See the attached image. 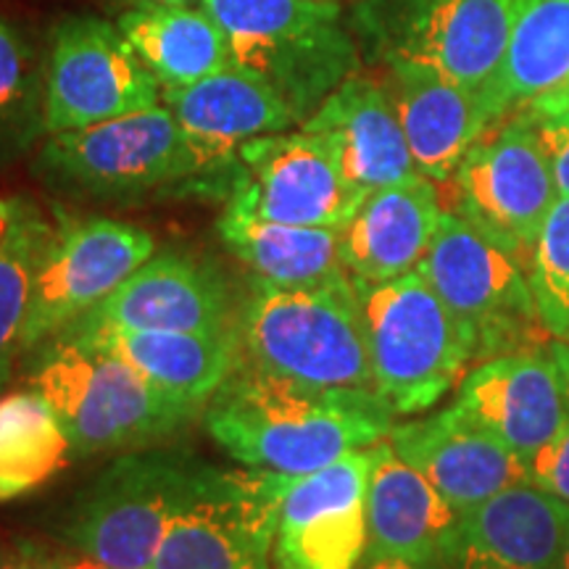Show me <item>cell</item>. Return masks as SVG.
Segmentation results:
<instances>
[{
    "instance_id": "cell-42",
    "label": "cell",
    "mask_w": 569,
    "mask_h": 569,
    "mask_svg": "<svg viewBox=\"0 0 569 569\" xmlns=\"http://www.w3.org/2000/svg\"><path fill=\"white\" fill-rule=\"evenodd\" d=\"M559 569H569V538H567V546H565V557H561V565Z\"/></svg>"
},
{
    "instance_id": "cell-44",
    "label": "cell",
    "mask_w": 569,
    "mask_h": 569,
    "mask_svg": "<svg viewBox=\"0 0 569 569\" xmlns=\"http://www.w3.org/2000/svg\"><path fill=\"white\" fill-rule=\"evenodd\" d=\"M565 340H567V343H569V336H567V338H565Z\"/></svg>"
},
{
    "instance_id": "cell-5",
    "label": "cell",
    "mask_w": 569,
    "mask_h": 569,
    "mask_svg": "<svg viewBox=\"0 0 569 569\" xmlns=\"http://www.w3.org/2000/svg\"><path fill=\"white\" fill-rule=\"evenodd\" d=\"M232 48L234 67L282 96L298 124L356 74L359 53L338 3L327 0H201Z\"/></svg>"
},
{
    "instance_id": "cell-38",
    "label": "cell",
    "mask_w": 569,
    "mask_h": 569,
    "mask_svg": "<svg viewBox=\"0 0 569 569\" xmlns=\"http://www.w3.org/2000/svg\"><path fill=\"white\" fill-rule=\"evenodd\" d=\"M551 353H553V359H557L561 386H565V398H567V407H569V343L567 340H557V343H551Z\"/></svg>"
},
{
    "instance_id": "cell-15",
    "label": "cell",
    "mask_w": 569,
    "mask_h": 569,
    "mask_svg": "<svg viewBox=\"0 0 569 569\" xmlns=\"http://www.w3.org/2000/svg\"><path fill=\"white\" fill-rule=\"evenodd\" d=\"M161 103L174 113L188 140L198 196L224 198L240 148L261 134L288 132L298 124L280 92L238 67L184 88H163Z\"/></svg>"
},
{
    "instance_id": "cell-41",
    "label": "cell",
    "mask_w": 569,
    "mask_h": 569,
    "mask_svg": "<svg viewBox=\"0 0 569 569\" xmlns=\"http://www.w3.org/2000/svg\"><path fill=\"white\" fill-rule=\"evenodd\" d=\"M61 561H63V569H106L101 565H96V561L82 559V557H71V559H61Z\"/></svg>"
},
{
    "instance_id": "cell-4",
    "label": "cell",
    "mask_w": 569,
    "mask_h": 569,
    "mask_svg": "<svg viewBox=\"0 0 569 569\" xmlns=\"http://www.w3.org/2000/svg\"><path fill=\"white\" fill-rule=\"evenodd\" d=\"M32 169L53 196L80 203L188 196L196 182L188 140L174 113L161 103L82 130L48 134Z\"/></svg>"
},
{
    "instance_id": "cell-22",
    "label": "cell",
    "mask_w": 569,
    "mask_h": 569,
    "mask_svg": "<svg viewBox=\"0 0 569 569\" xmlns=\"http://www.w3.org/2000/svg\"><path fill=\"white\" fill-rule=\"evenodd\" d=\"M386 67L388 77L382 82L417 172L432 182H451L469 148L490 130L480 96L401 56H386Z\"/></svg>"
},
{
    "instance_id": "cell-31",
    "label": "cell",
    "mask_w": 569,
    "mask_h": 569,
    "mask_svg": "<svg viewBox=\"0 0 569 569\" xmlns=\"http://www.w3.org/2000/svg\"><path fill=\"white\" fill-rule=\"evenodd\" d=\"M59 227L42 217L38 206L17 198V213L0 243V388L11 380L13 361L21 353L27 311L34 277L56 243Z\"/></svg>"
},
{
    "instance_id": "cell-33",
    "label": "cell",
    "mask_w": 569,
    "mask_h": 569,
    "mask_svg": "<svg viewBox=\"0 0 569 569\" xmlns=\"http://www.w3.org/2000/svg\"><path fill=\"white\" fill-rule=\"evenodd\" d=\"M530 482L546 493L559 498L569 507V419L565 427L553 436L551 443H546L528 461Z\"/></svg>"
},
{
    "instance_id": "cell-29",
    "label": "cell",
    "mask_w": 569,
    "mask_h": 569,
    "mask_svg": "<svg viewBox=\"0 0 569 569\" xmlns=\"http://www.w3.org/2000/svg\"><path fill=\"white\" fill-rule=\"evenodd\" d=\"M74 459L67 430L34 390L0 398V503L53 480Z\"/></svg>"
},
{
    "instance_id": "cell-17",
    "label": "cell",
    "mask_w": 569,
    "mask_h": 569,
    "mask_svg": "<svg viewBox=\"0 0 569 569\" xmlns=\"http://www.w3.org/2000/svg\"><path fill=\"white\" fill-rule=\"evenodd\" d=\"M388 440L461 517L501 490L530 482L528 465L457 403L415 422L393 425Z\"/></svg>"
},
{
    "instance_id": "cell-3",
    "label": "cell",
    "mask_w": 569,
    "mask_h": 569,
    "mask_svg": "<svg viewBox=\"0 0 569 569\" xmlns=\"http://www.w3.org/2000/svg\"><path fill=\"white\" fill-rule=\"evenodd\" d=\"M234 330L243 359L269 375L315 390L377 393L359 293L348 274L315 288L253 280Z\"/></svg>"
},
{
    "instance_id": "cell-16",
    "label": "cell",
    "mask_w": 569,
    "mask_h": 569,
    "mask_svg": "<svg viewBox=\"0 0 569 569\" xmlns=\"http://www.w3.org/2000/svg\"><path fill=\"white\" fill-rule=\"evenodd\" d=\"M369 451L290 482L272 546L274 569H356L367 551Z\"/></svg>"
},
{
    "instance_id": "cell-6",
    "label": "cell",
    "mask_w": 569,
    "mask_h": 569,
    "mask_svg": "<svg viewBox=\"0 0 569 569\" xmlns=\"http://www.w3.org/2000/svg\"><path fill=\"white\" fill-rule=\"evenodd\" d=\"M353 284L377 393L396 417L432 409L475 361L467 327L417 269L396 280Z\"/></svg>"
},
{
    "instance_id": "cell-19",
    "label": "cell",
    "mask_w": 569,
    "mask_h": 569,
    "mask_svg": "<svg viewBox=\"0 0 569 569\" xmlns=\"http://www.w3.org/2000/svg\"><path fill=\"white\" fill-rule=\"evenodd\" d=\"M453 403L493 432L525 465L551 443L569 419L551 346L549 351L528 348L480 361L461 377Z\"/></svg>"
},
{
    "instance_id": "cell-37",
    "label": "cell",
    "mask_w": 569,
    "mask_h": 569,
    "mask_svg": "<svg viewBox=\"0 0 569 569\" xmlns=\"http://www.w3.org/2000/svg\"><path fill=\"white\" fill-rule=\"evenodd\" d=\"M356 569H417L411 567L409 561L403 559H396V557H380V553H367L361 557L359 565H356Z\"/></svg>"
},
{
    "instance_id": "cell-39",
    "label": "cell",
    "mask_w": 569,
    "mask_h": 569,
    "mask_svg": "<svg viewBox=\"0 0 569 569\" xmlns=\"http://www.w3.org/2000/svg\"><path fill=\"white\" fill-rule=\"evenodd\" d=\"M127 9H151V6H193L201 0H119Z\"/></svg>"
},
{
    "instance_id": "cell-25",
    "label": "cell",
    "mask_w": 569,
    "mask_h": 569,
    "mask_svg": "<svg viewBox=\"0 0 569 569\" xmlns=\"http://www.w3.org/2000/svg\"><path fill=\"white\" fill-rule=\"evenodd\" d=\"M443 206L436 182L417 174L361 201L340 227V261L348 277L386 282L415 272L436 238Z\"/></svg>"
},
{
    "instance_id": "cell-2",
    "label": "cell",
    "mask_w": 569,
    "mask_h": 569,
    "mask_svg": "<svg viewBox=\"0 0 569 569\" xmlns=\"http://www.w3.org/2000/svg\"><path fill=\"white\" fill-rule=\"evenodd\" d=\"M24 380L56 411L74 459L151 448L203 409L153 388L119 356L67 332L27 351Z\"/></svg>"
},
{
    "instance_id": "cell-24",
    "label": "cell",
    "mask_w": 569,
    "mask_h": 569,
    "mask_svg": "<svg viewBox=\"0 0 569 569\" xmlns=\"http://www.w3.org/2000/svg\"><path fill=\"white\" fill-rule=\"evenodd\" d=\"M59 332L84 343L103 348L127 361L163 393L180 396L206 407L219 386L240 361L238 330L227 332H177V330H134V327L74 322Z\"/></svg>"
},
{
    "instance_id": "cell-11",
    "label": "cell",
    "mask_w": 569,
    "mask_h": 569,
    "mask_svg": "<svg viewBox=\"0 0 569 569\" xmlns=\"http://www.w3.org/2000/svg\"><path fill=\"white\" fill-rule=\"evenodd\" d=\"M451 180L457 184L453 211L519 261L532 253L559 188L528 111L490 127L469 148Z\"/></svg>"
},
{
    "instance_id": "cell-23",
    "label": "cell",
    "mask_w": 569,
    "mask_h": 569,
    "mask_svg": "<svg viewBox=\"0 0 569 569\" xmlns=\"http://www.w3.org/2000/svg\"><path fill=\"white\" fill-rule=\"evenodd\" d=\"M569 507L519 482L461 517L448 569H559Z\"/></svg>"
},
{
    "instance_id": "cell-35",
    "label": "cell",
    "mask_w": 569,
    "mask_h": 569,
    "mask_svg": "<svg viewBox=\"0 0 569 569\" xmlns=\"http://www.w3.org/2000/svg\"><path fill=\"white\" fill-rule=\"evenodd\" d=\"M0 569H63V561L32 543H13L0 553Z\"/></svg>"
},
{
    "instance_id": "cell-26",
    "label": "cell",
    "mask_w": 569,
    "mask_h": 569,
    "mask_svg": "<svg viewBox=\"0 0 569 569\" xmlns=\"http://www.w3.org/2000/svg\"><path fill=\"white\" fill-rule=\"evenodd\" d=\"M569 77V0H517L515 24L482 106L490 127Z\"/></svg>"
},
{
    "instance_id": "cell-34",
    "label": "cell",
    "mask_w": 569,
    "mask_h": 569,
    "mask_svg": "<svg viewBox=\"0 0 569 569\" xmlns=\"http://www.w3.org/2000/svg\"><path fill=\"white\" fill-rule=\"evenodd\" d=\"M530 119L551 159L559 196H569V113H561V117H536V113H530Z\"/></svg>"
},
{
    "instance_id": "cell-14",
    "label": "cell",
    "mask_w": 569,
    "mask_h": 569,
    "mask_svg": "<svg viewBox=\"0 0 569 569\" xmlns=\"http://www.w3.org/2000/svg\"><path fill=\"white\" fill-rule=\"evenodd\" d=\"M517 0H382L377 30L386 56L425 63L461 88H490L507 53Z\"/></svg>"
},
{
    "instance_id": "cell-20",
    "label": "cell",
    "mask_w": 569,
    "mask_h": 569,
    "mask_svg": "<svg viewBox=\"0 0 569 569\" xmlns=\"http://www.w3.org/2000/svg\"><path fill=\"white\" fill-rule=\"evenodd\" d=\"M459 525V511L398 457L388 438L369 448L367 553L417 569H448Z\"/></svg>"
},
{
    "instance_id": "cell-27",
    "label": "cell",
    "mask_w": 569,
    "mask_h": 569,
    "mask_svg": "<svg viewBox=\"0 0 569 569\" xmlns=\"http://www.w3.org/2000/svg\"><path fill=\"white\" fill-rule=\"evenodd\" d=\"M119 30L161 88H184L234 67L230 40L201 3L127 9Z\"/></svg>"
},
{
    "instance_id": "cell-28",
    "label": "cell",
    "mask_w": 569,
    "mask_h": 569,
    "mask_svg": "<svg viewBox=\"0 0 569 569\" xmlns=\"http://www.w3.org/2000/svg\"><path fill=\"white\" fill-rule=\"evenodd\" d=\"M217 234L253 280L274 288H315L348 274L340 261V230L264 222L224 211Z\"/></svg>"
},
{
    "instance_id": "cell-9",
    "label": "cell",
    "mask_w": 569,
    "mask_h": 569,
    "mask_svg": "<svg viewBox=\"0 0 569 569\" xmlns=\"http://www.w3.org/2000/svg\"><path fill=\"white\" fill-rule=\"evenodd\" d=\"M290 475L198 461L151 569H274L272 546Z\"/></svg>"
},
{
    "instance_id": "cell-7",
    "label": "cell",
    "mask_w": 569,
    "mask_h": 569,
    "mask_svg": "<svg viewBox=\"0 0 569 569\" xmlns=\"http://www.w3.org/2000/svg\"><path fill=\"white\" fill-rule=\"evenodd\" d=\"M198 461L174 448L119 453L61 509L56 536L106 569H151Z\"/></svg>"
},
{
    "instance_id": "cell-12",
    "label": "cell",
    "mask_w": 569,
    "mask_h": 569,
    "mask_svg": "<svg viewBox=\"0 0 569 569\" xmlns=\"http://www.w3.org/2000/svg\"><path fill=\"white\" fill-rule=\"evenodd\" d=\"M365 198L346 182L317 134L288 130L261 134L240 148L224 211L277 224L340 230Z\"/></svg>"
},
{
    "instance_id": "cell-8",
    "label": "cell",
    "mask_w": 569,
    "mask_h": 569,
    "mask_svg": "<svg viewBox=\"0 0 569 569\" xmlns=\"http://www.w3.org/2000/svg\"><path fill=\"white\" fill-rule=\"evenodd\" d=\"M417 272L467 327L478 365L551 338L522 261L457 211H443Z\"/></svg>"
},
{
    "instance_id": "cell-1",
    "label": "cell",
    "mask_w": 569,
    "mask_h": 569,
    "mask_svg": "<svg viewBox=\"0 0 569 569\" xmlns=\"http://www.w3.org/2000/svg\"><path fill=\"white\" fill-rule=\"evenodd\" d=\"M393 417L377 393L303 388L240 356L206 403L203 427L240 465L301 478L380 443Z\"/></svg>"
},
{
    "instance_id": "cell-21",
    "label": "cell",
    "mask_w": 569,
    "mask_h": 569,
    "mask_svg": "<svg viewBox=\"0 0 569 569\" xmlns=\"http://www.w3.org/2000/svg\"><path fill=\"white\" fill-rule=\"evenodd\" d=\"M301 130L325 142L346 182L365 196L419 174L386 82L369 74L348 77Z\"/></svg>"
},
{
    "instance_id": "cell-13",
    "label": "cell",
    "mask_w": 569,
    "mask_h": 569,
    "mask_svg": "<svg viewBox=\"0 0 569 569\" xmlns=\"http://www.w3.org/2000/svg\"><path fill=\"white\" fill-rule=\"evenodd\" d=\"M156 251L153 234L119 219H63L34 277L21 353L96 309Z\"/></svg>"
},
{
    "instance_id": "cell-30",
    "label": "cell",
    "mask_w": 569,
    "mask_h": 569,
    "mask_svg": "<svg viewBox=\"0 0 569 569\" xmlns=\"http://www.w3.org/2000/svg\"><path fill=\"white\" fill-rule=\"evenodd\" d=\"M48 138L46 56L24 30L0 13V172Z\"/></svg>"
},
{
    "instance_id": "cell-10",
    "label": "cell",
    "mask_w": 569,
    "mask_h": 569,
    "mask_svg": "<svg viewBox=\"0 0 569 569\" xmlns=\"http://www.w3.org/2000/svg\"><path fill=\"white\" fill-rule=\"evenodd\" d=\"M161 82L119 30L101 17L69 13L46 51L48 134L82 130L161 103Z\"/></svg>"
},
{
    "instance_id": "cell-36",
    "label": "cell",
    "mask_w": 569,
    "mask_h": 569,
    "mask_svg": "<svg viewBox=\"0 0 569 569\" xmlns=\"http://www.w3.org/2000/svg\"><path fill=\"white\" fill-rule=\"evenodd\" d=\"M522 111L536 113V117H561V113H569V77L553 90L536 98V101Z\"/></svg>"
},
{
    "instance_id": "cell-43",
    "label": "cell",
    "mask_w": 569,
    "mask_h": 569,
    "mask_svg": "<svg viewBox=\"0 0 569 569\" xmlns=\"http://www.w3.org/2000/svg\"><path fill=\"white\" fill-rule=\"evenodd\" d=\"M327 3H338V0H327Z\"/></svg>"
},
{
    "instance_id": "cell-32",
    "label": "cell",
    "mask_w": 569,
    "mask_h": 569,
    "mask_svg": "<svg viewBox=\"0 0 569 569\" xmlns=\"http://www.w3.org/2000/svg\"><path fill=\"white\" fill-rule=\"evenodd\" d=\"M540 322L553 340L569 336V196H559L540 227L528 261Z\"/></svg>"
},
{
    "instance_id": "cell-18",
    "label": "cell",
    "mask_w": 569,
    "mask_h": 569,
    "mask_svg": "<svg viewBox=\"0 0 569 569\" xmlns=\"http://www.w3.org/2000/svg\"><path fill=\"white\" fill-rule=\"evenodd\" d=\"M238 311L222 269L193 253L163 251L80 319L134 330L227 332Z\"/></svg>"
},
{
    "instance_id": "cell-40",
    "label": "cell",
    "mask_w": 569,
    "mask_h": 569,
    "mask_svg": "<svg viewBox=\"0 0 569 569\" xmlns=\"http://www.w3.org/2000/svg\"><path fill=\"white\" fill-rule=\"evenodd\" d=\"M13 213H17V201H6V198H0V243H3V238L11 230Z\"/></svg>"
}]
</instances>
